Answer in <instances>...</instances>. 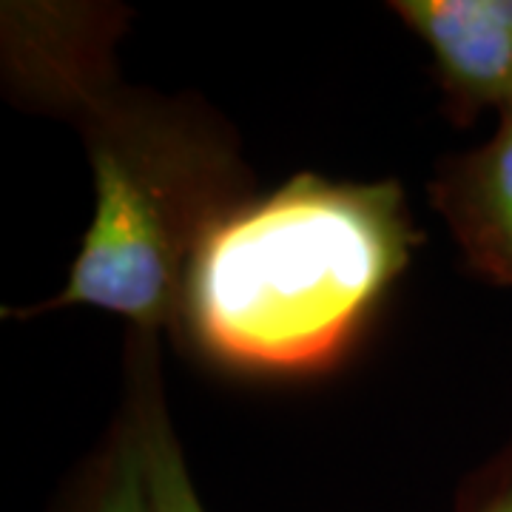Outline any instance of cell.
I'll return each mask as SVG.
<instances>
[{"label": "cell", "mask_w": 512, "mask_h": 512, "mask_svg": "<svg viewBox=\"0 0 512 512\" xmlns=\"http://www.w3.org/2000/svg\"><path fill=\"white\" fill-rule=\"evenodd\" d=\"M413 245L399 183L296 174L208 231L185 276L177 330L242 373L325 370L353 345Z\"/></svg>", "instance_id": "6da1fadb"}, {"label": "cell", "mask_w": 512, "mask_h": 512, "mask_svg": "<svg viewBox=\"0 0 512 512\" xmlns=\"http://www.w3.org/2000/svg\"><path fill=\"white\" fill-rule=\"evenodd\" d=\"M80 126L94 214L63 291L43 308L117 313L151 336L177 330L197 248L248 200L237 154L200 114L120 89Z\"/></svg>", "instance_id": "7a4b0ae2"}, {"label": "cell", "mask_w": 512, "mask_h": 512, "mask_svg": "<svg viewBox=\"0 0 512 512\" xmlns=\"http://www.w3.org/2000/svg\"><path fill=\"white\" fill-rule=\"evenodd\" d=\"M114 15L100 6L15 3L3 12L6 77L35 103L80 120L117 92L111 83Z\"/></svg>", "instance_id": "3957f363"}, {"label": "cell", "mask_w": 512, "mask_h": 512, "mask_svg": "<svg viewBox=\"0 0 512 512\" xmlns=\"http://www.w3.org/2000/svg\"><path fill=\"white\" fill-rule=\"evenodd\" d=\"M393 12L427 46L464 117L512 111V0H399Z\"/></svg>", "instance_id": "277c9868"}, {"label": "cell", "mask_w": 512, "mask_h": 512, "mask_svg": "<svg viewBox=\"0 0 512 512\" xmlns=\"http://www.w3.org/2000/svg\"><path fill=\"white\" fill-rule=\"evenodd\" d=\"M433 202L467 262L512 291V111L484 146L441 171Z\"/></svg>", "instance_id": "5b68a950"}, {"label": "cell", "mask_w": 512, "mask_h": 512, "mask_svg": "<svg viewBox=\"0 0 512 512\" xmlns=\"http://www.w3.org/2000/svg\"><path fill=\"white\" fill-rule=\"evenodd\" d=\"M131 390L126 413L140 441L148 493L154 512H205L194 478L188 473L174 424L168 419L163 390L157 382V350L151 333L134 336L131 350Z\"/></svg>", "instance_id": "8992f818"}, {"label": "cell", "mask_w": 512, "mask_h": 512, "mask_svg": "<svg viewBox=\"0 0 512 512\" xmlns=\"http://www.w3.org/2000/svg\"><path fill=\"white\" fill-rule=\"evenodd\" d=\"M60 512H154L140 441L128 413L114 427L106 450L86 467Z\"/></svg>", "instance_id": "52a82bcc"}, {"label": "cell", "mask_w": 512, "mask_h": 512, "mask_svg": "<svg viewBox=\"0 0 512 512\" xmlns=\"http://www.w3.org/2000/svg\"><path fill=\"white\" fill-rule=\"evenodd\" d=\"M458 512H512V444L473 481Z\"/></svg>", "instance_id": "ba28073f"}]
</instances>
